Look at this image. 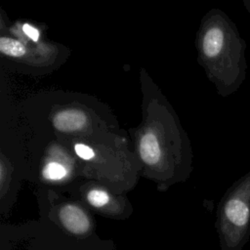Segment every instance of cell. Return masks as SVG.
Masks as SVG:
<instances>
[{
  "label": "cell",
  "mask_w": 250,
  "mask_h": 250,
  "mask_svg": "<svg viewBox=\"0 0 250 250\" xmlns=\"http://www.w3.org/2000/svg\"><path fill=\"white\" fill-rule=\"evenodd\" d=\"M87 123L85 113L78 109L59 111L53 117L54 127L61 132H76L82 130Z\"/></svg>",
  "instance_id": "277c9868"
},
{
  "label": "cell",
  "mask_w": 250,
  "mask_h": 250,
  "mask_svg": "<svg viewBox=\"0 0 250 250\" xmlns=\"http://www.w3.org/2000/svg\"><path fill=\"white\" fill-rule=\"evenodd\" d=\"M66 174L65 168L60 163L52 162L46 165L43 169V176L48 180H61Z\"/></svg>",
  "instance_id": "ba28073f"
},
{
  "label": "cell",
  "mask_w": 250,
  "mask_h": 250,
  "mask_svg": "<svg viewBox=\"0 0 250 250\" xmlns=\"http://www.w3.org/2000/svg\"><path fill=\"white\" fill-rule=\"evenodd\" d=\"M22 31L28 38H30L33 41H38V39L40 37V33H39L38 29H36L34 26H32L28 23H24L22 25Z\"/></svg>",
  "instance_id": "30bf717a"
},
{
  "label": "cell",
  "mask_w": 250,
  "mask_h": 250,
  "mask_svg": "<svg viewBox=\"0 0 250 250\" xmlns=\"http://www.w3.org/2000/svg\"><path fill=\"white\" fill-rule=\"evenodd\" d=\"M139 153L142 160L148 165H155L161 157V148L157 137L150 132L144 134L139 141Z\"/></svg>",
  "instance_id": "8992f818"
},
{
  "label": "cell",
  "mask_w": 250,
  "mask_h": 250,
  "mask_svg": "<svg viewBox=\"0 0 250 250\" xmlns=\"http://www.w3.org/2000/svg\"><path fill=\"white\" fill-rule=\"evenodd\" d=\"M59 226L69 235L86 238L93 233L95 224L84 208L74 203L61 205L55 214Z\"/></svg>",
  "instance_id": "7a4b0ae2"
},
{
  "label": "cell",
  "mask_w": 250,
  "mask_h": 250,
  "mask_svg": "<svg viewBox=\"0 0 250 250\" xmlns=\"http://www.w3.org/2000/svg\"><path fill=\"white\" fill-rule=\"evenodd\" d=\"M250 224V175L242 179L224 200L218 220L222 250H239Z\"/></svg>",
  "instance_id": "6da1fadb"
},
{
  "label": "cell",
  "mask_w": 250,
  "mask_h": 250,
  "mask_svg": "<svg viewBox=\"0 0 250 250\" xmlns=\"http://www.w3.org/2000/svg\"><path fill=\"white\" fill-rule=\"evenodd\" d=\"M0 51L9 57L20 58L26 54V47L20 41L10 38L1 37L0 38Z\"/></svg>",
  "instance_id": "52a82bcc"
},
{
  "label": "cell",
  "mask_w": 250,
  "mask_h": 250,
  "mask_svg": "<svg viewBox=\"0 0 250 250\" xmlns=\"http://www.w3.org/2000/svg\"><path fill=\"white\" fill-rule=\"evenodd\" d=\"M86 200L91 207L110 217L117 218L123 214L122 207L118 203H115L104 189H90L86 194Z\"/></svg>",
  "instance_id": "3957f363"
},
{
  "label": "cell",
  "mask_w": 250,
  "mask_h": 250,
  "mask_svg": "<svg viewBox=\"0 0 250 250\" xmlns=\"http://www.w3.org/2000/svg\"><path fill=\"white\" fill-rule=\"evenodd\" d=\"M226 42L225 31L220 26H212L208 28L201 42V49L203 54L209 58L214 59L219 56V54L224 49V45Z\"/></svg>",
  "instance_id": "5b68a950"
},
{
  "label": "cell",
  "mask_w": 250,
  "mask_h": 250,
  "mask_svg": "<svg viewBox=\"0 0 250 250\" xmlns=\"http://www.w3.org/2000/svg\"><path fill=\"white\" fill-rule=\"evenodd\" d=\"M74 149H75V152L77 153V155L80 156L81 158L85 159V160L92 159L95 156L94 150L91 147H89V146H87L85 145L77 144V145H75Z\"/></svg>",
  "instance_id": "9c48e42d"
}]
</instances>
